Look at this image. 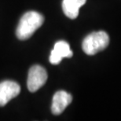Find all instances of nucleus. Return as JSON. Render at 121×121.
<instances>
[{
	"label": "nucleus",
	"mask_w": 121,
	"mask_h": 121,
	"mask_svg": "<svg viewBox=\"0 0 121 121\" xmlns=\"http://www.w3.org/2000/svg\"><path fill=\"white\" fill-rule=\"evenodd\" d=\"M72 97L70 94L64 91H59L54 94L53 97L51 111L53 114L60 115L66 107L72 102Z\"/></svg>",
	"instance_id": "obj_6"
},
{
	"label": "nucleus",
	"mask_w": 121,
	"mask_h": 121,
	"mask_svg": "<svg viewBox=\"0 0 121 121\" xmlns=\"http://www.w3.org/2000/svg\"><path fill=\"white\" fill-rule=\"evenodd\" d=\"M86 2V0H63V11L68 17L76 19L79 15L80 7L83 6Z\"/></svg>",
	"instance_id": "obj_7"
},
{
	"label": "nucleus",
	"mask_w": 121,
	"mask_h": 121,
	"mask_svg": "<svg viewBox=\"0 0 121 121\" xmlns=\"http://www.w3.org/2000/svg\"><path fill=\"white\" fill-rule=\"evenodd\" d=\"M109 37L104 31L92 32L84 39L82 47L85 54L87 55H94L98 52L104 50L108 46Z\"/></svg>",
	"instance_id": "obj_2"
},
{
	"label": "nucleus",
	"mask_w": 121,
	"mask_h": 121,
	"mask_svg": "<svg viewBox=\"0 0 121 121\" xmlns=\"http://www.w3.org/2000/svg\"><path fill=\"white\" fill-rule=\"evenodd\" d=\"M44 22V17L36 11H28L21 18L17 28V37L21 40L29 39Z\"/></svg>",
	"instance_id": "obj_1"
},
{
	"label": "nucleus",
	"mask_w": 121,
	"mask_h": 121,
	"mask_svg": "<svg viewBox=\"0 0 121 121\" xmlns=\"http://www.w3.org/2000/svg\"><path fill=\"white\" fill-rule=\"evenodd\" d=\"M47 79L46 69L40 65H33L28 72L27 85L30 92H35L44 85Z\"/></svg>",
	"instance_id": "obj_3"
},
{
	"label": "nucleus",
	"mask_w": 121,
	"mask_h": 121,
	"mask_svg": "<svg viewBox=\"0 0 121 121\" xmlns=\"http://www.w3.org/2000/svg\"><path fill=\"white\" fill-rule=\"evenodd\" d=\"M21 92L20 85L14 81L5 80L0 83V106L6 105Z\"/></svg>",
	"instance_id": "obj_4"
},
{
	"label": "nucleus",
	"mask_w": 121,
	"mask_h": 121,
	"mask_svg": "<svg viewBox=\"0 0 121 121\" xmlns=\"http://www.w3.org/2000/svg\"><path fill=\"white\" fill-rule=\"evenodd\" d=\"M73 53L70 49V46L65 41H58L54 44L50 55V62L52 65H58L64 57H72Z\"/></svg>",
	"instance_id": "obj_5"
}]
</instances>
